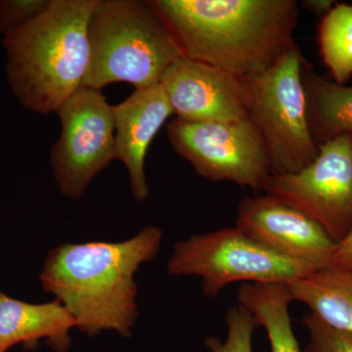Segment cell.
Returning a JSON list of instances; mask_svg holds the SVG:
<instances>
[{
	"instance_id": "cell-1",
	"label": "cell",
	"mask_w": 352,
	"mask_h": 352,
	"mask_svg": "<svg viewBox=\"0 0 352 352\" xmlns=\"http://www.w3.org/2000/svg\"><path fill=\"white\" fill-rule=\"evenodd\" d=\"M182 56L249 78L296 43L295 0H149Z\"/></svg>"
},
{
	"instance_id": "cell-2",
	"label": "cell",
	"mask_w": 352,
	"mask_h": 352,
	"mask_svg": "<svg viewBox=\"0 0 352 352\" xmlns=\"http://www.w3.org/2000/svg\"><path fill=\"white\" fill-rule=\"evenodd\" d=\"M162 239L159 227L147 226L122 242L60 245L46 258L41 286L69 310L82 332L115 331L126 337L138 316L134 276L157 256Z\"/></svg>"
},
{
	"instance_id": "cell-3",
	"label": "cell",
	"mask_w": 352,
	"mask_h": 352,
	"mask_svg": "<svg viewBox=\"0 0 352 352\" xmlns=\"http://www.w3.org/2000/svg\"><path fill=\"white\" fill-rule=\"evenodd\" d=\"M99 0H48L43 10L2 39L11 91L23 107L56 113L82 87L90 48L88 28Z\"/></svg>"
},
{
	"instance_id": "cell-4",
	"label": "cell",
	"mask_w": 352,
	"mask_h": 352,
	"mask_svg": "<svg viewBox=\"0 0 352 352\" xmlns=\"http://www.w3.org/2000/svg\"><path fill=\"white\" fill-rule=\"evenodd\" d=\"M88 38L89 66L82 87L94 89L116 82L135 89L153 87L182 56L170 30L142 0H99Z\"/></svg>"
},
{
	"instance_id": "cell-5",
	"label": "cell",
	"mask_w": 352,
	"mask_h": 352,
	"mask_svg": "<svg viewBox=\"0 0 352 352\" xmlns=\"http://www.w3.org/2000/svg\"><path fill=\"white\" fill-rule=\"evenodd\" d=\"M303 61L295 44L274 66L245 78L248 118L258 129L272 173H294L318 154L308 120Z\"/></svg>"
},
{
	"instance_id": "cell-6",
	"label": "cell",
	"mask_w": 352,
	"mask_h": 352,
	"mask_svg": "<svg viewBox=\"0 0 352 352\" xmlns=\"http://www.w3.org/2000/svg\"><path fill=\"white\" fill-rule=\"evenodd\" d=\"M314 271L271 252L236 226L178 241L168 263L171 275L200 277L204 295L210 298L237 282L288 283Z\"/></svg>"
},
{
	"instance_id": "cell-7",
	"label": "cell",
	"mask_w": 352,
	"mask_h": 352,
	"mask_svg": "<svg viewBox=\"0 0 352 352\" xmlns=\"http://www.w3.org/2000/svg\"><path fill=\"white\" fill-rule=\"evenodd\" d=\"M166 132L176 154L210 182H229L261 191L272 173L263 138L249 118L230 122L175 118L168 122Z\"/></svg>"
},
{
	"instance_id": "cell-8",
	"label": "cell",
	"mask_w": 352,
	"mask_h": 352,
	"mask_svg": "<svg viewBox=\"0 0 352 352\" xmlns=\"http://www.w3.org/2000/svg\"><path fill=\"white\" fill-rule=\"evenodd\" d=\"M261 191L305 212L340 242L352 229L351 134L326 140L302 170L271 173Z\"/></svg>"
},
{
	"instance_id": "cell-9",
	"label": "cell",
	"mask_w": 352,
	"mask_h": 352,
	"mask_svg": "<svg viewBox=\"0 0 352 352\" xmlns=\"http://www.w3.org/2000/svg\"><path fill=\"white\" fill-rule=\"evenodd\" d=\"M61 131L50 163L60 191L78 200L116 157L113 106L101 90L80 87L56 112Z\"/></svg>"
},
{
	"instance_id": "cell-10",
	"label": "cell",
	"mask_w": 352,
	"mask_h": 352,
	"mask_svg": "<svg viewBox=\"0 0 352 352\" xmlns=\"http://www.w3.org/2000/svg\"><path fill=\"white\" fill-rule=\"evenodd\" d=\"M235 226L271 252L314 270L331 265L337 245L311 217L268 195L242 199Z\"/></svg>"
},
{
	"instance_id": "cell-11",
	"label": "cell",
	"mask_w": 352,
	"mask_h": 352,
	"mask_svg": "<svg viewBox=\"0 0 352 352\" xmlns=\"http://www.w3.org/2000/svg\"><path fill=\"white\" fill-rule=\"evenodd\" d=\"M176 118L188 122L248 119L245 78L224 69L178 57L160 80Z\"/></svg>"
},
{
	"instance_id": "cell-12",
	"label": "cell",
	"mask_w": 352,
	"mask_h": 352,
	"mask_svg": "<svg viewBox=\"0 0 352 352\" xmlns=\"http://www.w3.org/2000/svg\"><path fill=\"white\" fill-rule=\"evenodd\" d=\"M116 157L129 171L132 195L142 201L149 196L145 160L153 139L173 110L161 83L135 89L126 100L113 106Z\"/></svg>"
},
{
	"instance_id": "cell-13",
	"label": "cell",
	"mask_w": 352,
	"mask_h": 352,
	"mask_svg": "<svg viewBox=\"0 0 352 352\" xmlns=\"http://www.w3.org/2000/svg\"><path fill=\"white\" fill-rule=\"evenodd\" d=\"M76 328L73 315L58 300L30 303L0 292V347L7 352L19 344L45 340L56 352L68 351L69 332Z\"/></svg>"
},
{
	"instance_id": "cell-14",
	"label": "cell",
	"mask_w": 352,
	"mask_h": 352,
	"mask_svg": "<svg viewBox=\"0 0 352 352\" xmlns=\"http://www.w3.org/2000/svg\"><path fill=\"white\" fill-rule=\"evenodd\" d=\"M293 302L331 327L352 335V271L327 267L286 283Z\"/></svg>"
},
{
	"instance_id": "cell-15",
	"label": "cell",
	"mask_w": 352,
	"mask_h": 352,
	"mask_svg": "<svg viewBox=\"0 0 352 352\" xmlns=\"http://www.w3.org/2000/svg\"><path fill=\"white\" fill-rule=\"evenodd\" d=\"M292 302L286 283H245L238 292V305L265 330L271 352H302L292 325Z\"/></svg>"
},
{
	"instance_id": "cell-16",
	"label": "cell",
	"mask_w": 352,
	"mask_h": 352,
	"mask_svg": "<svg viewBox=\"0 0 352 352\" xmlns=\"http://www.w3.org/2000/svg\"><path fill=\"white\" fill-rule=\"evenodd\" d=\"M308 120L315 117L322 129L332 134H352V87L308 78L303 75ZM330 138V139H331Z\"/></svg>"
},
{
	"instance_id": "cell-17",
	"label": "cell",
	"mask_w": 352,
	"mask_h": 352,
	"mask_svg": "<svg viewBox=\"0 0 352 352\" xmlns=\"http://www.w3.org/2000/svg\"><path fill=\"white\" fill-rule=\"evenodd\" d=\"M324 62L339 83L352 76V6L339 4L331 9L319 28Z\"/></svg>"
},
{
	"instance_id": "cell-18",
	"label": "cell",
	"mask_w": 352,
	"mask_h": 352,
	"mask_svg": "<svg viewBox=\"0 0 352 352\" xmlns=\"http://www.w3.org/2000/svg\"><path fill=\"white\" fill-rule=\"evenodd\" d=\"M226 340L206 338L208 352H252V333L256 325L252 314L242 305L229 308L226 315Z\"/></svg>"
},
{
	"instance_id": "cell-19",
	"label": "cell",
	"mask_w": 352,
	"mask_h": 352,
	"mask_svg": "<svg viewBox=\"0 0 352 352\" xmlns=\"http://www.w3.org/2000/svg\"><path fill=\"white\" fill-rule=\"evenodd\" d=\"M308 342L302 352H352V335L331 327L311 312L305 315Z\"/></svg>"
},
{
	"instance_id": "cell-20",
	"label": "cell",
	"mask_w": 352,
	"mask_h": 352,
	"mask_svg": "<svg viewBox=\"0 0 352 352\" xmlns=\"http://www.w3.org/2000/svg\"><path fill=\"white\" fill-rule=\"evenodd\" d=\"M48 0H0V34H7L25 24L43 10Z\"/></svg>"
},
{
	"instance_id": "cell-21",
	"label": "cell",
	"mask_w": 352,
	"mask_h": 352,
	"mask_svg": "<svg viewBox=\"0 0 352 352\" xmlns=\"http://www.w3.org/2000/svg\"><path fill=\"white\" fill-rule=\"evenodd\" d=\"M329 267L352 271V229L344 239L336 245L332 261Z\"/></svg>"
},
{
	"instance_id": "cell-22",
	"label": "cell",
	"mask_w": 352,
	"mask_h": 352,
	"mask_svg": "<svg viewBox=\"0 0 352 352\" xmlns=\"http://www.w3.org/2000/svg\"><path fill=\"white\" fill-rule=\"evenodd\" d=\"M303 6L315 14H327L332 9L333 1L328 0H307L302 1Z\"/></svg>"
},
{
	"instance_id": "cell-23",
	"label": "cell",
	"mask_w": 352,
	"mask_h": 352,
	"mask_svg": "<svg viewBox=\"0 0 352 352\" xmlns=\"http://www.w3.org/2000/svg\"><path fill=\"white\" fill-rule=\"evenodd\" d=\"M0 352H4L3 351H2L1 347H0Z\"/></svg>"
}]
</instances>
